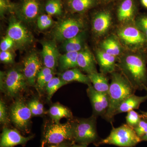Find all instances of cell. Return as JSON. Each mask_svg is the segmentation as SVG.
Instances as JSON below:
<instances>
[{"label":"cell","mask_w":147,"mask_h":147,"mask_svg":"<svg viewBox=\"0 0 147 147\" xmlns=\"http://www.w3.org/2000/svg\"><path fill=\"white\" fill-rule=\"evenodd\" d=\"M142 117H144L146 118L147 119V112H142Z\"/></svg>","instance_id":"bcb514c9"},{"label":"cell","mask_w":147,"mask_h":147,"mask_svg":"<svg viewBox=\"0 0 147 147\" xmlns=\"http://www.w3.org/2000/svg\"><path fill=\"white\" fill-rule=\"evenodd\" d=\"M32 137H24L16 129L5 127L1 135L0 147H13L26 144Z\"/></svg>","instance_id":"2e32d148"},{"label":"cell","mask_w":147,"mask_h":147,"mask_svg":"<svg viewBox=\"0 0 147 147\" xmlns=\"http://www.w3.org/2000/svg\"><path fill=\"white\" fill-rule=\"evenodd\" d=\"M14 9V5L9 0H0V13L1 17L7 12L12 11Z\"/></svg>","instance_id":"e575fe53"},{"label":"cell","mask_w":147,"mask_h":147,"mask_svg":"<svg viewBox=\"0 0 147 147\" xmlns=\"http://www.w3.org/2000/svg\"><path fill=\"white\" fill-rule=\"evenodd\" d=\"M137 5L135 0H122L117 9V16L121 22L133 21L137 12Z\"/></svg>","instance_id":"e0dca14e"},{"label":"cell","mask_w":147,"mask_h":147,"mask_svg":"<svg viewBox=\"0 0 147 147\" xmlns=\"http://www.w3.org/2000/svg\"><path fill=\"white\" fill-rule=\"evenodd\" d=\"M15 45V42L9 36H7L1 41L0 49L1 51H9Z\"/></svg>","instance_id":"8d00e7d4"},{"label":"cell","mask_w":147,"mask_h":147,"mask_svg":"<svg viewBox=\"0 0 147 147\" xmlns=\"http://www.w3.org/2000/svg\"><path fill=\"white\" fill-rule=\"evenodd\" d=\"M32 116L28 105H26L22 100H16L11 105L10 110L11 120L20 130L27 131Z\"/></svg>","instance_id":"30bf717a"},{"label":"cell","mask_w":147,"mask_h":147,"mask_svg":"<svg viewBox=\"0 0 147 147\" xmlns=\"http://www.w3.org/2000/svg\"><path fill=\"white\" fill-rule=\"evenodd\" d=\"M54 71L53 69H51L48 67H42V69L40 70L38 74L37 77H42V76H44L50 74L54 73Z\"/></svg>","instance_id":"ab89813d"},{"label":"cell","mask_w":147,"mask_h":147,"mask_svg":"<svg viewBox=\"0 0 147 147\" xmlns=\"http://www.w3.org/2000/svg\"><path fill=\"white\" fill-rule=\"evenodd\" d=\"M73 142V127L71 121L64 123L54 121L44 129L42 147L47 144H57Z\"/></svg>","instance_id":"5b68a950"},{"label":"cell","mask_w":147,"mask_h":147,"mask_svg":"<svg viewBox=\"0 0 147 147\" xmlns=\"http://www.w3.org/2000/svg\"><path fill=\"white\" fill-rule=\"evenodd\" d=\"M67 84L68 83L65 82L61 78L53 77L45 87L47 94V99L50 100L53 94L57 90Z\"/></svg>","instance_id":"83f0119b"},{"label":"cell","mask_w":147,"mask_h":147,"mask_svg":"<svg viewBox=\"0 0 147 147\" xmlns=\"http://www.w3.org/2000/svg\"><path fill=\"white\" fill-rule=\"evenodd\" d=\"M118 66L135 90L147 91V69L144 57L137 54L127 55L121 58Z\"/></svg>","instance_id":"7a4b0ae2"},{"label":"cell","mask_w":147,"mask_h":147,"mask_svg":"<svg viewBox=\"0 0 147 147\" xmlns=\"http://www.w3.org/2000/svg\"><path fill=\"white\" fill-rule=\"evenodd\" d=\"M40 11L39 0H23L16 12L22 21L32 22L37 19Z\"/></svg>","instance_id":"4fadbf2b"},{"label":"cell","mask_w":147,"mask_h":147,"mask_svg":"<svg viewBox=\"0 0 147 147\" xmlns=\"http://www.w3.org/2000/svg\"><path fill=\"white\" fill-rule=\"evenodd\" d=\"M133 129L137 136L141 139L147 133V119L143 117L138 124Z\"/></svg>","instance_id":"836d02e7"},{"label":"cell","mask_w":147,"mask_h":147,"mask_svg":"<svg viewBox=\"0 0 147 147\" xmlns=\"http://www.w3.org/2000/svg\"><path fill=\"white\" fill-rule=\"evenodd\" d=\"M141 141H147V133L146 134L144 135L141 138Z\"/></svg>","instance_id":"ee69618b"},{"label":"cell","mask_w":147,"mask_h":147,"mask_svg":"<svg viewBox=\"0 0 147 147\" xmlns=\"http://www.w3.org/2000/svg\"><path fill=\"white\" fill-rule=\"evenodd\" d=\"M28 105L31 112L32 115H40L44 113L43 105L38 99L32 100L29 102Z\"/></svg>","instance_id":"1f68e13d"},{"label":"cell","mask_w":147,"mask_h":147,"mask_svg":"<svg viewBox=\"0 0 147 147\" xmlns=\"http://www.w3.org/2000/svg\"><path fill=\"white\" fill-rule=\"evenodd\" d=\"M7 32V36L13 40L15 45L19 48L27 47L33 41L30 32L21 21L15 18L11 20Z\"/></svg>","instance_id":"9c48e42d"},{"label":"cell","mask_w":147,"mask_h":147,"mask_svg":"<svg viewBox=\"0 0 147 147\" xmlns=\"http://www.w3.org/2000/svg\"><path fill=\"white\" fill-rule=\"evenodd\" d=\"M97 117L92 115L89 118H77L71 121L73 142L80 144H93L96 146L101 139L96 128Z\"/></svg>","instance_id":"3957f363"},{"label":"cell","mask_w":147,"mask_h":147,"mask_svg":"<svg viewBox=\"0 0 147 147\" xmlns=\"http://www.w3.org/2000/svg\"><path fill=\"white\" fill-rule=\"evenodd\" d=\"M141 2L143 6L147 9V0H141Z\"/></svg>","instance_id":"7bdbcfd3"},{"label":"cell","mask_w":147,"mask_h":147,"mask_svg":"<svg viewBox=\"0 0 147 147\" xmlns=\"http://www.w3.org/2000/svg\"><path fill=\"white\" fill-rule=\"evenodd\" d=\"M147 100V95L143 96H137L134 94L131 95L121 103L116 110L115 115L120 113H127L135 109H138L142 102Z\"/></svg>","instance_id":"ffe728a7"},{"label":"cell","mask_w":147,"mask_h":147,"mask_svg":"<svg viewBox=\"0 0 147 147\" xmlns=\"http://www.w3.org/2000/svg\"><path fill=\"white\" fill-rule=\"evenodd\" d=\"M86 33L83 31L70 39L63 42V49L65 53L79 52L84 47Z\"/></svg>","instance_id":"603a6c76"},{"label":"cell","mask_w":147,"mask_h":147,"mask_svg":"<svg viewBox=\"0 0 147 147\" xmlns=\"http://www.w3.org/2000/svg\"><path fill=\"white\" fill-rule=\"evenodd\" d=\"M77 61L78 67L88 74L97 72L94 57L87 46L78 52Z\"/></svg>","instance_id":"ac0fdd59"},{"label":"cell","mask_w":147,"mask_h":147,"mask_svg":"<svg viewBox=\"0 0 147 147\" xmlns=\"http://www.w3.org/2000/svg\"><path fill=\"white\" fill-rule=\"evenodd\" d=\"M96 55L101 73L106 74L115 71L116 57L108 54L103 50H97Z\"/></svg>","instance_id":"d6986e66"},{"label":"cell","mask_w":147,"mask_h":147,"mask_svg":"<svg viewBox=\"0 0 147 147\" xmlns=\"http://www.w3.org/2000/svg\"><path fill=\"white\" fill-rule=\"evenodd\" d=\"M73 142L69 143L68 142H64L59 145V147H71Z\"/></svg>","instance_id":"60d3db41"},{"label":"cell","mask_w":147,"mask_h":147,"mask_svg":"<svg viewBox=\"0 0 147 147\" xmlns=\"http://www.w3.org/2000/svg\"><path fill=\"white\" fill-rule=\"evenodd\" d=\"M135 26L144 34L147 40V14H142L137 17Z\"/></svg>","instance_id":"d6a6232c"},{"label":"cell","mask_w":147,"mask_h":147,"mask_svg":"<svg viewBox=\"0 0 147 147\" xmlns=\"http://www.w3.org/2000/svg\"><path fill=\"white\" fill-rule=\"evenodd\" d=\"M102 50L117 57L121 53V47L118 41L113 37L108 38L101 43Z\"/></svg>","instance_id":"4316f807"},{"label":"cell","mask_w":147,"mask_h":147,"mask_svg":"<svg viewBox=\"0 0 147 147\" xmlns=\"http://www.w3.org/2000/svg\"><path fill=\"white\" fill-rule=\"evenodd\" d=\"M42 45L41 55L45 67L54 70L60 56L57 44L54 40H47L43 41Z\"/></svg>","instance_id":"9a60e30c"},{"label":"cell","mask_w":147,"mask_h":147,"mask_svg":"<svg viewBox=\"0 0 147 147\" xmlns=\"http://www.w3.org/2000/svg\"><path fill=\"white\" fill-rule=\"evenodd\" d=\"M87 93L89 98L93 109V115L104 118L109 105L108 93H102L96 91L91 84L88 85Z\"/></svg>","instance_id":"8fae6325"},{"label":"cell","mask_w":147,"mask_h":147,"mask_svg":"<svg viewBox=\"0 0 147 147\" xmlns=\"http://www.w3.org/2000/svg\"><path fill=\"white\" fill-rule=\"evenodd\" d=\"M117 34L123 44L130 50H142L147 46L146 38L135 25L121 27Z\"/></svg>","instance_id":"ba28073f"},{"label":"cell","mask_w":147,"mask_h":147,"mask_svg":"<svg viewBox=\"0 0 147 147\" xmlns=\"http://www.w3.org/2000/svg\"><path fill=\"white\" fill-rule=\"evenodd\" d=\"M71 147H88V145L85 144H76L75 143H73L72 144Z\"/></svg>","instance_id":"b9f144b4"},{"label":"cell","mask_w":147,"mask_h":147,"mask_svg":"<svg viewBox=\"0 0 147 147\" xmlns=\"http://www.w3.org/2000/svg\"><path fill=\"white\" fill-rule=\"evenodd\" d=\"M0 60L5 63H11L13 61V56L9 51H1Z\"/></svg>","instance_id":"f35d334b"},{"label":"cell","mask_w":147,"mask_h":147,"mask_svg":"<svg viewBox=\"0 0 147 147\" xmlns=\"http://www.w3.org/2000/svg\"><path fill=\"white\" fill-rule=\"evenodd\" d=\"M112 14L108 9L97 11L94 14L92 21V30L97 36L105 34L110 28L112 24Z\"/></svg>","instance_id":"5bb4252c"},{"label":"cell","mask_w":147,"mask_h":147,"mask_svg":"<svg viewBox=\"0 0 147 147\" xmlns=\"http://www.w3.org/2000/svg\"><path fill=\"white\" fill-rule=\"evenodd\" d=\"M78 52H68L60 55L59 60V69L65 71L78 67L77 59Z\"/></svg>","instance_id":"d4e9b609"},{"label":"cell","mask_w":147,"mask_h":147,"mask_svg":"<svg viewBox=\"0 0 147 147\" xmlns=\"http://www.w3.org/2000/svg\"><path fill=\"white\" fill-rule=\"evenodd\" d=\"M54 77V73L50 74L48 75L42 77L37 78L36 83L38 89L41 90L46 86L48 82Z\"/></svg>","instance_id":"d590c367"},{"label":"cell","mask_w":147,"mask_h":147,"mask_svg":"<svg viewBox=\"0 0 147 147\" xmlns=\"http://www.w3.org/2000/svg\"><path fill=\"white\" fill-rule=\"evenodd\" d=\"M141 142L134 129L124 124L119 127H113L109 136L101 139L96 146L107 144L120 147H134Z\"/></svg>","instance_id":"277c9868"},{"label":"cell","mask_w":147,"mask_h":147,"mask_svg":"<svg viewBox=\"0 0 147 147\" xmlns=\"http://www.w3.org/2000/svg\"><path fill=\"white\" fill-rule=\"evenodd\" d=\"M85 27L84 21L80 18L68 17L59 21L54 28V39L62 42L76 36L83 31Z\"/></svg>","instance_id":"52a82bcc"},{"label":"cell","mask_w":147,"mask_h":147,"mask_svg":"<svg viewBox=\"0 0 147 147\" xmlns=\"http://www.w3.org/2000/svg\"><path fill=\"white\" fill-rule=\"evenodd\" d=\"M142 115H139L134 110L127 112L126 117V124L134 128L137 126L142 118Z\"/></svg>","instance_id":"4dcf8cb0"},{"label":"cell","mask_w":147,"mask_h":147,"mask_svg":"<svg viewBox=\"0 0 147 147\" xmlns=\"http://www.w3.org/2000/svg\"><path fill=\"white\" fill-rule=\"evenodd\" d=\"M88 75L94 88L96 91L102 93H108L110 84L105 74L97 71Z\"/></svg>","instance_id":"7402d4cb"},{"label":"cell","mask_w":147,"mask_h":147,"mask_svg":"<svg viewBox=\"0 0 147 147\" xmlns=\"http://www.w3.org/2000/svg\"><path fill=\"white\" fill-rule=\"evenodd\" d=\"M45 9L50 16H59L62 13V5L60 0H49L45 5Z\"/></svg>","instance_id":"f1b7e54d"},{"label":"cell","mask_w":147,"mask_h":147,"mask_svg":"<svg viewBox=\"0 0 147 147\" xmlns=\"http://www.w3.org/2000/svg\"><path fill=\"white\" fill-rule=\"evenodd\" d=\"M53 21L51 16L48 14L40 15L37 19L38 28L41 30L49 28L53 26Z\"/></svg>","instance_id":"f546056e"},{"label":"cell","mask_w":147,"mask_h":147,"mask_svg":"<svg viewBox=\"0 0 147 147\" xmlns=\"http://www.w3.org/2000/svg\"><path fill=\"white\" fill-rule=\"evenodd\" d=\"M49 113L53 121L57 123H59L63 118H72L73 117L69 109L59 103L52 105L49 109Z\"/></svg>","instance_id":"484cf974"},{"label":"cell","mask_w":147,"mask_h":147,"mask_svg":"<svg viewBox=\"0 0 147 147\" xmlns=\"http://www.w3.org/2000/svg\"><path fill=\"white\" fill-rule=\"evenodd\" d=\"M50 147H57V146H51Z\"/></svg>","instance_id":"7dc6e473"},{"label":"cell","mask_w":147,"mask_h":147,"mask_svg":"<svg viewBox=\"0 0 147 147\" xmlns=\"http://www.w3.org/2000/svg\"><path fill=\"white\" fill-rule=\"evenodd\" d=\"M0 122L3 124H6L9 122L6 107L2 100L0 101Z\"/></svg>","instance_id":"74e56055"},{"label":"cell","mask_w":147,"mask_h":147,"mask_svg":"<svg viewBox=\"0 0 147 147\" xmlns=\"http://www.w3.org/2000/svg\"><path fill=\"white\" fill-rule=\"evenodd\" d=\"M42 65L39 57L35 53H31L24 59L23 73L30 86L35 85L38 74L42 68Z\"/></svg>","instance_id":"7c38bea8"},{"label":"cell","mask_w":147,"mask_h":147,"mask_svg":"<svg viewBox=\"0 0 147 147\" xmlns=\"http://www.w3.org/2000/svg\"><path fill=\"white\" fill-rule=\"evenodd\" d=\"M111 82L108 94L109 105L104 119L110 122L114 120L115 113L124 100L136 90L122 73L114 71L111 73Z\"/></svg>","instance_id":"6da1fadb"},{"label":"cell","mask_w":147,"mask_h":147,"mask_svg":"<svg viewBox=\"0 0 147 147\" xmlns=\"http://www.w3.org/2000/svg\"><path fill=\"white\" fill-rule=\"evenodd\" d=\"M103 3H108L114 1L116 0H101Z\"/></svg>","instance_id":"f6af8a7d"},{"label":"cell","mask_w":147,"mask_h":147,"mask_svg":"<svg viewBox=\"0 0 147 147\" xmlns=\"http://www.w3.org/2000/svg\"><path fill=\"white\" fill-rule=\"evenodd\" d=\"M60 78L65 82H76L88 85L91 83L88 75L84 74L79 69H71L64 71L60 74Z\"/></svg>","instance_id":"cb8c5ba5"},{"label":"cell","mask_w":147,"mask_h":147,"mask_svg":"<svg viewBox=\"0 0 147 147\" xmlns=\"http://www.w3.org/2000/svg\"><path fill=\"white\" fill-rule=\"evenodd\" d=\"M28 84L24 74L17 69L1 72V90L9 97H16L24 91Z\"/></svg>","instance_id":"8992f818"},{"label":"cell","mask_w":147,"mask_h":147,"mask_svg":"<svg viewBox=\"0 0 147 147\" xmlns=\"http://www.w3.org/2000/svg\"><path fill=\"white\" fill-rule=\"evenodd\" d=\"M99 0H68L67 5L72 13H84L97 6Z\"/></svg>","instance_id":"44dd1931"}]
</instances>
